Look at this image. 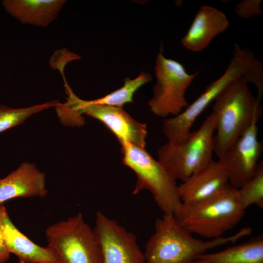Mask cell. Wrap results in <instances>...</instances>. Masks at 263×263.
Here are the masks:
<instances>
[{
	"label": "cell",
	"mask_w": 263,
	"mask_h": 263,
	"mask_svg": "<svg viewBox=\"0 0 263 263\" xmlns=\"http://www.w3.org/2000/svg\"><path fill=\"white\" fill-rule=\"evenodd\" d=\"M10 254L3 239L0 220V263H5L9 259Z\"/></svg>",
	"instance_id": "22"
},
{
	"label": "cell",
	"mask_w": 263,
	"mask_h": 263,
	"mask_svg": "<svg viewBox=\"0 0 263 263\" xmlns=\"http://www.w3.org/2000/svg\"><path fill=\"white\" fill-rule=\"evenodd\" d=\"M64 0H2L1 4L11 16L23 24L45 27L55 20Z\"/></svg>",
	"instance_id": "16"
},
{
	"label": "cell",
	"mask_w": 263,
	"mask_h": 263,
	"mask_svg": "<svg viewBox=\"0 0 263 263\" xmlns=\"http://www.w3.org/2000/svg\"><path fill=\"white\" fill-rule=\"evenodd\" d=\"M189 263H207L206 261L200 259H197Z\"/></svg>",
	"instance_id": "23"
},
{
	"label": "cell",
	"mask_w": 263,
	"mask_h": 263,
	"mask_svg": "<svg viewBox=\"0 0 263 263\" xmlns=\"http://www.w3.org/2000/svg\"><path fill=\"white\" fill-rule=\"evenodd\" d=\"M229 25V20L224 12L211 6L202 5L181 43L189 51L200 52Z\"/></svg>",
	"instance_id": "13"
},
{
	"label": "cell",
	"mask_w": 263,
	"mask_h": 263,
	"mask_svg": "<svg viewBox=\"0 0 263 263\" xmlns=\"http://www.w3.org/2000/svg\"><path fill=\"white\" fill-rule=\"evenodd\" d=\"M58 100H53L29 107L15 109L0 105V132L22 124L32 115L60 104Z\"/></svg>",
	"instance_id": "19"
},
{
	"label": "cell",
	"mask_w": 263,
	"mask_h": 263,
	"mask_svg": "<svg viewBox=\"0 0 263 263\" xmlns=\"http://www.w3.org/2000/svg\"><path fill=\"white\" fill-rule=\"evenodd\" d=\"M229 185L218 161L212 160L178 186L182 204L191 205L215 194Z\"/></svg>",
	"instance_id": "14"
},
{
	"label": "cell",
	"mask_w": 263,
	"mask_h": 263,
	"mask_svg": "<svg viewBox=\"0 0 263 263\" xmlns=\"http://www.w3.org/2000/svg\"><path fill=\"white\" fill-rule=\"evenodd\" d=\"M163 53L161 45L154 67L156 80L153 87V94L148 105L158 116L172 117L188 105L186 93L197 74L188 73L181 63L165 57Z\"/></svg>",
	"instance_id": "8"
},
{
	"label": "cell",
	"mask_w": 263,
	"mask_h": 263,
	"mask_svg": "<svg viewBox=\"0 0 263 263\" xmlns=\"http://www.w3.org/2000/svg\"><path fill=\"white\" fill-rule=\"evenodd\" d=\"M0 220L6 247L10 253L17 256L19 263H60L52 249L35 244L15 226L3 204H0Z\"/></svg>",
	"instance_id": "12"
},
{
	"label": "cell",
	"mask_w": 263,
	"mask_h": 263,
	"mask_svg": "<svg viewBox=\"0 0 263 263\" xmlns=\"http://www.w3.org/2000/svg\"><path fill=\"white\" fill-rule=\"evenodd\" d=\"M261 0H243L238 3L235 7L236 14L240 18L247 19L261 15Z\"/></svg>",
	"instance_id": "21"
},
{
	"label": "cell",
	"mask_w": 263,
	"mask_h": 263,
	"mask_svg": "<svg viewBox=\"0 0 263 263\" xmlns=\"http://www.w3.org/2000/svg\"><path fill=\"white\" fill-rule=\"evenodd\" d=\"M45 174L35 164L22 163L6 177L0 179V204L17 197L45 196Z\"/></svg>",
	"instance_id": "15"
},
{
	"label": "cell",
	"mask_w": 263,
	"mask_h": 263,
	"mask_svg": "<svg viewBox=\"0 0 263 263\" xmlns=\"http://www.w3.org/2000/svg\"><path fill=\"white\" fill-rule=\"evenodd\" d=\"M244 213L237 188L229 184L203 201L191 205L181 204L173 215L192 234L213 239L233 228Z\"/></svg>",
	"instance_id": "3"
},
{
	"label": "cell",
	"mask_w": 263,
	"mask_h": 263,
	"mask_svg": "<svg viewBox=\"0 0 263 263\" xmlns=\"http://www.w3.org/2000/svg\"><path fill=\"white\" fill-rule=\"evenodd\" d=\"M255 118L250 127L217 161L225 171L231 186L239 188L253 175L262 150L258 140Z\"/></svg>",
	"instance_id": "11"
},
{
	"label": "cell",
	"mask_w": 263,
	"mask_h": 263,
	"mask_svg": "<svg viewBox=\"0 0 263 263\" xmlns=\"http://www.w3.org/2000/svg\"><path fill=\"white\" fill-rule=\"evenodd\" d=\"M66 104L77 113H85L103 123L117 137L120 144L128 142L145 148L147 134L146 124L132 117L123 108L95 104L78 98L68 84Z\"/></svg>",
	"instance_id": "9"
},
{
	"label": "cell",
	"mask_w": 263,
	"mask_h": 263,
	"mask_svg": "<svg viewBox=\"0 0 263 263\" xmlns=\"http://www.w3.org/2000/svg\"><path fill=\"white\" fill-rule=\"evenodd\" d=\"M253 71V65L246 56L238 53L233 54L226 69L220 77L209 84L205 91L182 112L164 119L163 130L168 142L179 144L187 140L195 120L216 96L238 78L251 79Z\"/></svg>",
	"instance_id": "6"
},
{
	"label": "cell",
	"mask_w": 263,
	"mask_h": 263,
	"mask_svg": "<svg viewBox=\"0 0 263 263\" xmlns=\"http://www.w3.org/2000/svg\"><path fill=\"white\" fill-rule=\"evenodd\" d=\"M154 227L145 246L146 263H189L207 251L235 243L252 231L250 227H244L229 236L205 241L193 237L173 215L169 214L157 219Z\"/></svg>",
	"instance_id": "1"
},
{
	"label": "cell",
	"mask_w": 263,
	"mask_h": 263,
	"mask_svg": "<svg viewBox=\"0 0 263 263\" xmlns=\"http://www.w3.org/2000/svg\"><path fill=\"white\" fill-rule=\"evenodd\" d=\"M46 237L60 263H102L100 244L81 213L49 226Z\"/></svg>",
	"instance_id": "7"
},
{
	"label": "cell",
	"mask_w": 263,
	"mask_h": 263,
	"mask_svg": "<svg viewBox=\"0 0 263 263\" xmlns=\"http://www.w3.org/2000/svg\"><path fill=\"white\" fill-rule=\"evenodd\" d=\"M215 121L211 113L185 141L167 142L158 150V161L175 180L183 182L213 160Z\"/></svg>",
	"instance_id": "5"
},
{
	"label": "cell",
	"mask_w": 263,
	"mask_h": 263,
	"mask_svg": "<svg viewBox=\"0 0 263 263\" xmlns=\"http://www.w3.org/2000/svg\"><path fill=\"white\" fill-rule=\"evenodd\" d=\"M197 259L207 263H263V236L219 252L206 253Z\"/></svg>",
	"instance_id": "17"
},
{
	"label": "cell",
	"mask_w": 263,
	"mask_h": 263,
	"mask_svg": "<svg viewBox=\"0 0 263 263\" xmlns=\"http://www.w3.org/2000/svg\"><path fill=\"white\" fill-rule=\"evenodd\" d=\"M243 208L245 209L252 205L263 208V162H258L252 176L241 188L237 189Z\"/></svg>",
	"instance_id": "20"
},
{
	"label": "cell",
	"mask_w": 263,
	"mask_h": 263,
	"mask_svg": "<svg viewBox=\"0 0 263 263\" xmlns=\"http://www.w3.org/2000/svg\"><path fill=\"white\" fill-rule=\"evenodd\" d=\"M213 102V152L219 157L259 118L262 107L244 77L228 85Z\"/></svg>",
	"instance_id": "2"
},
{
	"label": "cell",
	"mask_w": 263,
	"mask_h": 263,
	"mask_svg": "<svg viewBox=\"0 0 263 263\" xmlns=\"http://www.w3.org/2000/svg\"><path fill=\"white\" fill-rule=\"evenodd\" d=\"M152 80L148 73L141 72L135 78L126 77L123 85L117 90L96 99L89 100L93 104L123 108V106L133 102V96L142 86Z\"/></svg>",
	"instance_id": "18"
},
{
	"label": "cell",
	"mask_w": 263,
	"mask_h": 263,
	"mask_svg": "<svg viewBox=\"0 0 263 263\" xmlns=\"http://www.w3.org/2000/svg\"><path fill=\"white\" fill-rule=\"evenodd\" d=\"M100 244L102 263H146L135 235L101 211L93 229Z\"/></svg>",
	"instance_id": "10"
},
{
	"label": "cell",
	"mask_w": 263,
	"mask_h": 263,
	"mask_svg": "<svg viewBox=\"0 0 263 263\" xmlns=\"http://www.w3.org/2000/svg\"><path fill=\"white\" fill-rule=\"evenodd\" d=\"M121 145L123 164L137 176L133 194L148 189L164 214L174 215L182 204L176 180L145 148L128 142Z\"/></svg>",
	"instance_id": "4"
}]
</instances>
